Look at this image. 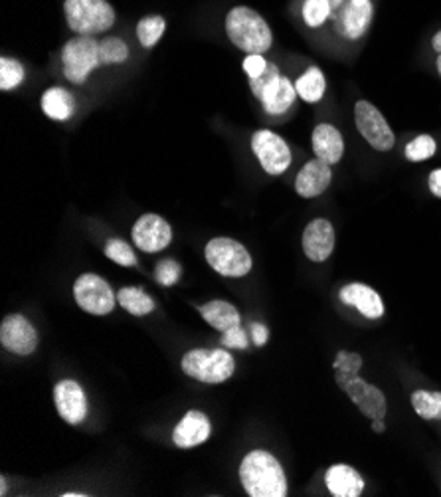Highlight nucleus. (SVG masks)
Instances as JSON below:
<instances>
[{
    "label": "nucleus",
    "mask_w": 441,
    "mask_h": 497,
    "mask_svg": "<svg viewBox=\"0 0 441 497\" xmlns=\"http://www.w3.org/2000/svg\"><path fill=\"white\" fill-rule=\"evenodd\" d=\"M428 184H429L431 195L441 198V168H436V171H431V173H429Z\"/></svg>",
    "instance_id": "obj_38"
},
{
    "label": "nucleus",
    "mask_w": 441,
    "mask_h": 497,
    "mask_svg": "<svg viewBox=\"0 0 441 497\" xmlns=\"http://www.w3.org/2000/svg\"><path fill=\"white\" fill-rule=\"evenodd\" d=\"M436 141L434 137H429V135H418L414 141H410L408 145H406V159L412 163H422V161H428L436 155Z\"/></svg>",
    "instance_id": "obj_30"
},
{
    "label": "nucleus",
    "mask_w": 441,
    "mask_h": 497,
    "mask_svg": "<svg viewBox=\"0 0 441 497\" xmlns=\"http://www.w3.org/2000/svg\"><path fill=\"white\" fill-rule=\"evenodd\" d=\"M166 28V20L159 14H151L141 19L137 24V38L141 42L143 48H152L157 42L163 38Z\"/></svg>",
    "instance_id": "obj_28"
},
{
    "label": "nucleus",
    "mask_w": 441,
    "mask_h": 497,
    "mask_svg": "<svg viewBox=\"0 0 441 497\" xmlns=\"http://www.w3.org/2000/svg\"><path fill=\"white\" fill-rule=\"evenodd\" d=\"M431 48H434L437 54H441V30L436 34L434 38H431Z\"/></svg>",
    "instance_id": "obj_39"
},
{
    "label": "nucleus",
    "mask_w": 441,
    "mask_h": 497,
    "mask_svg": "<svg viewBox=\"0 0 441 497\" xmlns=\"http://www.w3.org/2000/svg\"><path fill=\"white\" fill-rule=\"evenodd\" d=\"M372 14H375L372 0H346L341 11H338L337 30L346 40H360L370 27Z\"/></svg>",
    "instance_id": "obj_15"
},
{
    "label": "nucleus",
    "mask_w": 441,
    "mask_h": 497,
    "mask_svg": "<svg viewBox=\"0 0 441 497\" xmlns=\"http://www.w3.org/2000/svg\"><path fill=\"white\" fill-rule=\"evenodd\" d=\"M0 343L14 355L28 357L38 347V333L24 315H8L0 325Z\"/></svg>",
    "instance_id": "obj_13"
},
{
    "label": "nucleus",
    "mask_w": 441,
    "mask_h": 497,
    "mask_svg": "<svg viewBox=\"0 0 441 497\" xmlns=\"http://www.w3.org/2000/svg\"><path fill=\"white\" fill-rule=\"evenodd\" d=\"M105 256L112 260V262L123 266V268H131V266H137V256H135L133 248L129 244L119 240V238H112L107 240L105 244Z\"/></svg>",
    "instance_id": "obj_32"
},
{
    "label": "nucleus",
    "mask_w": 441,
    "mask_h": 497,
    "mask_svg": "<svg viewBox=\"0 0 441 497\" xmlns=\"http://www.w3.org/2000/svg\"><path fill=\"white\" fill-rule=\"evenodd\" d=\"M338 298H341L344 306L354 307L368 319H380L384 315L383 298H380V293L376 290H372L367 283L344 285L341 293H338Z\"/></svg>",
    "instance_id": "obj_19"
},
{
    "label": "nucleus",
    "mask_w": 441,
    "mask_h": 497,
    "mask_svg": "<svg viewBox=\"0 0 441 497\" xmlns=\"http://www.w3.org/2000/svg\"><path fill=\"white\" fill-rule=\"evenodd\" d=\"M62 64L67 80L75 86L86 83L91 72L104 67L99 54V40H96V36H86V34H78V36L67 40L62 50Z\"/></svg>",
    "instance_id": "obj_6"
},
{
    "label": "nucleus",
    "mask_w": 441,
    "mask_h": 497,
    "mask_svg": "<svg viewBox=\"0 0 441 497\" xmlns=\"http://www.w3.org/2000/svg\"><path fill=\"white\" fill-rule=\"evenodd\" d=\"M240 482L250 497H285L287 478L275 456L266 450H253L240 466Z\"/></svg>",
    "instance_id": "obj_1"
},
{
    "label": "nucleus",
    "mask_w": 441,
    "mask_h": 497,
    "mask_svg": "<svg viewBox=\"0 0 441 497\" xmlns=\"http://www.w3.org/2000/svg\"><path fill=\"white\" fill-rule=\"evenodd\" d=\"M333 181V171L330 165L321 161V159H313V161L305 163L295 179V190L297 195L303 198H315L321 197L330 187Z\"/></svg>",
    "instance_id": "obj_17"
},
{
    "label": "nucleus",
    "mask_w": 441,
    "mask_h": 497,
    "mask_svg": "<svg viewBox=\"0 0 441 497\" xmlns=\"http://www.w3.org/2000/svg\"><path fill=\"white\" fill-rule=\"evenodd\" d=\"M181 274H182V268L174 260H163L155 269V277L160 285H165V288H171L178 280H181Z\"/></svg>",
    "instance_id": "obj_34"
},
{
    "label": "nucleus",
    "mask_w": 441,
    "mask_h": 497,
    "mask_svg": "<svg viewBox=\"0 0 441 497\" xmlns=\"http://www.w3.org/2000/svg\"><path fill=\"white\" fill-rule=\"evenodd\" d=\"M251 151L258 157L261 168L271 176L283 175L291 165V149L269 129H259L251 137Z\"/></svg>",
    "instance_id": "obj_10"
},
{
    "label": "nucleus",
    "mask_w": 441,
    "mask_h": 497,
    "mask_svg": "<svg viewBox=\"0 0 441 497\" xmlns=\"http://www.w3.org/2000/svg\"><path fill=\"white\" fill-rule=\"evenodd\" d=\"M67 27L75 34H96L107 32L115 24V11L107 0H66L64 3Z\"/></svg>",
    "instance_id": "obj_4"
},
{
    "label": "nucleus",
    "mask_w": 441,
    "mask_h": 497,
    "mask_svg": "<svg viewBox=\"0 0 441 497\" xmlns=\"http://www.w3.org/2000/svg\"><path fill=\"white\" fill-rule=\"evenodd\" d=\"M335 229L325 218H317L307 224L303 232V252L311 262H327L335 250Z\"/></svg>",
    "instance_id": "obj_16"
},
{
    "label": "nucleus",
    "mask_w": 441,
    "mask_h": 497,
    "mask_svg": "<svg viewBox=\"0 0 441 497\" xmlns=\"http://www.w3.org/2000/svg\"><path fill=\"white\" fill-rule=\"evenodd\" d=\"M295 89L297 96L303 101H307V104H319L327 91L325 74L321 72L317 66H311L309 70L295 82Z\"/></svg>",
    "instance_id": "obj_24"
},
{
    "label": "nucleus",
    "mask_w": 441,
    "mask_h": 497,
    "mask_svg": "<svg viewBox=\"0 0 441 497\" xmlns=\"http://www.w3.org/2000/svg\"><path fill=\"white\" fill-rule=\"evenodd\" d=\"M346 0H305L303 3V22L309 28H321L323 24L343 8Z\"/></svg>",
    "instance_id": "obj_25"
},
{
    "label": "nucleus",
    "mask_w": 441,
    "mask_h": 497,
    "mask_svg": "<svg viewBox=\"0 0 441 497\" xmlns=\"http://www.w3.org/2000/svg\"><path fill=\"white\" fill-rule=\"evenodd\" d=\"M0 495H6V479L0 478Z\"/></svg>",
    "instance_id": "obj_41"
},
{
    "label": "nucleus",
    "mask_w": 441,
    "mask_h": 497,
    "mask_svg": "<svg viewBox=\"0 0 441 497\" xmlns=\"http://www.w3.org/2000/svg\"><path fill=\"white\" fill-rule=\"evenodd\" d=\"M335 373L337 377H349V375H359L362 369V357L359 353H349V351H338L335 359Z\"/></svg>",
    "instance_id": "obj_33"
},
{
    "label": "nucleus",
    "mask_w": 441,
    "mask_h": 497,
    "mask_svg": "<svg viewBox=\"0 0 441 497\" xmlns=\"http://www.w3.org/2000/svg\"><path fill=\"white\" fill-rule=\"evenodd\" d=\"M24 75H27V72H24V66L20 62L11 60V58L0 60V89L3 91L19 88L24 82Z\"/></svg>",
    "instance_id": "obj_31"
},
{
    "label": "nucleus",
    "mask_w": 441,
    "mask_h": 497,
    "mask_svg": "<svg viewBox=\"0 0 441 497\" xmlns=\"http://www.w3.org/2000/svg\"><path fill=\"white\" fill-rule=\"evenodd\" d=\"M311 145L317 159L329 165H337L344 155V139L341 131L330 123H321L311 135Z\"/></svg>",
    "instance_id": "obj_20"
},
{
    "label": "nucleus",
    "mask_w": 441,
    "mask_h": 497,
    "mask_svg": "<svg viewBox=\"0 0 441 497\" xmlns=\"http://www.w3.org/2000/svg\"><path fill=\"white\" fill-rule=\"evenodd\" d=\"M200 315L205 322L214 327L216 331H228L232 330L236 325H242V317H240V311L234 307V303L230 301H224V299H214L206 303V306H202L200 309Z\"/></svg>",
    "instance_id": "obj_22"
},
{
    "label": "nucleus",
    "mask_w": 441,
    "mask_h": 497,
    "mask_svg": "<svg viewBox=\"0 0 441 497\" xmlns=\"http://www.w3.org/2000/svg\"><path fill=\"white\" fill-rule=\"evenodd\" d=\"M42 112H44L50 120L54 121H67L78 109L74 96L66 88H50L42 94L40 99Z\"/></svg>",
    "instance_id": "obj_23"
},
{
    "label": "nucleus",
    "mask_w": 441,
    "mask_h": 497,
    "mask_svg": "<svg viewBox=\"0 0 441 497\" xmlns=\"http://www.w3.org/2000/svg\"><path fill=\"white\" fill-rule=\"evenodd\" d=\"M250 88L251 94L264 107V112L269 115L287 113L297 99L295 83L287 75H282L275 64H269L264 75L250 80Z\"/></svg>",
    "instance_id": "obj_3"
},
{
    "label": "nucleus",
    "mask_w": 441,
    "mask_h": 497,
    "mask_svg": "<svg viewBox=\"0 0 441 497\" xmlns=\"http://www.w3.org/2000/svg\"><path fill=\"white\" fill-rule=\"evenodd\" d=\"M75 303L91 315H107L117 306V296L104 277L97 274H83L74 283Z\"/></svg>",
    "instance_id": "obj_8"
},
{
    "label": "nucleus",
    "mask_w": 441,
    "mask_h": 497,
    "mask_svg": "<svg viewBox=\"0 0 441 497\" xmlns=\"http://www.w3.org/2000/svg\"><path fill=\"white\" fill-rule=\"evenodd\" d=\"M64 497H86V493H75V492H67V493H62Z\"/></svg>",
    "instance_id": "obj_42"
},
{
    "label": "nucleus",
    "mask_w": 441,
    "mask_h": 497,
    "mask_svg": "<svg viewBox=\"0 0 441 497\" xmlns=\"http://www.w3.org/2000/svg\"><path fill=\"white\" fill-rule=\"evenodd\" d=\"M222 345L228 349H245L248 347V335L242 330V325H236L232 330L224 331Z\"/></svg>",
    "instance_id": "obj_36"
},
{
    "label": "nucleus",
    "mask_w": 441,
    "mask_h": 497,
    "mask_svg": "<svg viewBox=\"0 0 441 497\" xmlns=\"http://www.w3.org/2000/svg\"><path fill=\"white\" fill-rule=\"evenodd\" d=\"M205 256L210 268L224 277H244L253 266L250 252L234 238H212L206 244Z\"/></svg>",
    "instance_id": "obj_7"
},
{
    "label": "nucleus",
    "mask_w": 441,
    "mask_h": 497,
    "mask_svg": "<svg viewBox=\"0 0 441 497\" xmlns=\"http://www.w3.org/2000/svg\"><path fill=\"white\" fill-rule=\"evenodd\" d=\"M412 407L423 420H441V392L415 391L412 394Z\"/></svg>",
    "instance_id": "obj_27"
},
{
    "label": "nucleus",
    "mask_w": 441,
    "mask_h": 497,
    "mask_svg": "<svg viewBox=\"0 0 441 497\" xmlns=\"http://www.w3.org/2000/svg\"><path fill=\"white\" fill-rule=\"evenodd\" d=\"M226 34L245 54H264L274 44L269 24L250 6H236L226 16Z\"/></svg>",
    "instance_id": "obj_2"
},
{
    "label": "nucleus",
    "mask_w": 441,
    "mask_h": 497,
    "mask_svg": "<svg viewBox=\"0 0 441 497\" xmlns=\"http://www.w3.org/2000/svg\"><path fill=\"white\" fill-rule=\"evenodd\" d=\"M327 490L335 497H360L364 492L362 476L351 466H330L325 474Z\"/></svg>",
    "instance_id": "obj_21"
},
{
    "label": "nucleus",
    "mask_w": 441,
    "mask_h": 497,
    "mask_svg": "<svg viewBox=\"0 0 441 497\" xmlns=\"http://www.w3.org/2000/svg\"><path fill=\"white\" fill-rule=\"evenodd\" d=\"M54 404L58 415L62 416L67 424H81L88 416V399L80 383L66 378L54 386Z\"/></svg>",
    "instance_id": "obj_14"
},
{
    "label": "nucleus",
    "mask_w": 441,
    "mask_h": 497,
    "mask_svg": "<svg viewBox=\"0 0 441 497\" xmlns=\"http://www.w3.org/2000/svg\"><path fill=\"white\" fill-rule=\"evenodd\" d=\"M337 384L341 386V391L349 394L364 416H368L370 420H384L388 404L384 392L378 386L367 383L359 375L337 377Z\"/></svg>",
    "instance_id": "obj_11"
},
{
    "label": "nucleus",
    "mask_w": 441,
    "mask_h": 497,
    "mask_svg": "<svg viewBox=\"0 0 441 497\" xmlns=\"http://www.w3.org/2000/svg\"><path fill=\"white\" fill-rule=\"evenodd\" d=\"M212 426L210 420L200 410H190L182 416L181 423L174 426L173 431V442L178 448H197L202 442H206L210 438Z\"/></svg>",
    "instance_id": "obj_18"
},
{
    "label": "nucleus",
    "mask_w": 441,
    "mask_h": 497,
    "mask_svg": "<svg viewBox=\"0 0 441 497\" xmlns=\"http://www.w3.org/2000/svg\"><path fill=\"white\" fill-rule=\"evenodd\" d=\"M99 54H101V64L104 66H113V64H123L129 60V46L127 42L115 36H107L99 40Z\"/></svg>",
    "instance_id": "obj_29"
},
{
    "label": "nucleus",
    "mask_w": 441,
    "mask_h": 497,
    "mask_svg": "<svg viewBox=\"0 0 441 497\" xmlns=\"http://www.w3.org/2000/svg\"><path fill=\"white\" fill-rule=\"evenodd\" d=\"M184 375L206 384L226 383L236 373V361L224 349H192L181 363Z\"/></svg>",
    "instance_id": "obj_5"
},
{
    "label": "nucleus",
    "mask_w": 441,
    "mask_h": 497,
    "mask_svg": "<svg viewBox=\"0 0 441 497\" xmlns=\"http://www.w3.org/2000/svg\"><path fill=\"white\" fill-rule=\"evenodd\" d=\"M250 333H251V339H253V345H256V347H264V345L269 339L267 327L261 325V323H251L250 325Z\"/></svg>",
    "instance_id": "obj_37"
},
{
    "label": "nucleus",
    "mask_w": 441,
    "mask_h": 497,
    "mask_svg": "<svg viewBox=\"0 0 441 497\" xmlns=\"http://www.w3.org/2000/svg\"><path fill=\"white\" fill-rule=\"evenodd\" d=\"M267 66L269 62H266V58L261 54H248L244 60V72L248 74L250 80H256L266 74Z\"/></svg>",
    "instance_id": "obj_35"
},
{
    "label": "nucleus",
    "mask_w": 441,
    "mask_h": 497,
    "mask_svg": "<svg viewBox=\"0 0 441 497\" xmlns=\"http://www.w3.org/2000/svg\"><path fill=\"white\" fill-rule=\"evenodd\" d=\"M437 72H439V75H441V54L437 56Z\"/></svg>",
    "instance_id": "obj_43"
},
{
    "label": "nucleus",
    "mask_w": 441,
    "mask_h": 497,
    "mask_svg": "<svg viewBox=\"0 0 441 497\" xmlns=\"http://www.w3.org/2000/svg\"><path fill=\"white\" fill-rule=\"evenodd\" d=\"M372 431L375 432H384V420H372Z\"/></svg>",
    "instance_id": "obj_40"
},
{
    "label": "nucleus",
    "mask_w": 441,
    "mask_h": 497,
    "mask_svg": "<svg viewBox=\"0 0 441 497\" xmlns=\"http://www.w3.org/2000/svg\"><path fill=\"white\" fill-rule=\"evenodd\" d=\"M354 123L356 129L360 131L364 139L368 141V145L376 151H390L396 143V135L390 128L384 115L380 113L376 105H372L370 101H356L354 105Z\"/></svg>",
    "instance_id": "obj_9"
},
{
    "label": "nucleus",
    "mask_w": 441,
    "mask_h": 497,
    "mask_svg": "<svg viewBox=\"0 0 441 497\" xmlns=\"http://www.w3.org/2000/svg\"><path fill=\"white\" fill-rule=\"evenodd\" d=\"M133 242L139 250L147 254L163 252L173 242V229L163 216L159 214H143L137 222L133 224Z\"/></svg>",
    "instance_id": "obj_12"
},
{
    "label": "nucleus",
    "mask_w": 441,
    "mask_h": 497,
    "mask_svg": "<svg viewBox=\"0 0 441 497\" xmlns=\"http://www.w3.org/2000/svg\"><path fill=\"white\" fill-rule=\"evenodd\" d=\"M117 303L121 306L125 311H129L131 315H149L155 311V301L149 296L145 290L135 288V285H129V288H121L117 291Z\"/></svg>",
    "instance_id": "obj_26"
}]
</instances>
